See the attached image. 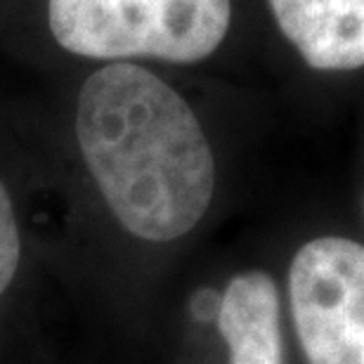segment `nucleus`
<instances>
[{
    "instance_id": "nucleus-1",
    "label": "nucleus",
    "mask_w": 364,
    "mask_h": 364,
    "mask_svg": "<svg viewBox=\"0 0 364 364\" xmlns=\"http://www.w3.org/2000/svg\"><path fill=\"white\" fill-rule=\"evenodd\" d=\"M76 137L107 206L130 235L173 242L210 206L213 151L199 119L151 71L112 62L78 95Z\"/></svg>"
},
{
    "instance_id": "nucleus-2",
    "label": "nucleus",
    "mask_w": 364,
    "mask_h": 364,
    "mask_svg": "<svg viewBox=\"0 0 364 364\" xmlns=\"http://www.w3.org/2000/svg\"><path fill=\"white\" fill-rule=\"evenodd\" d=\"M230 0H48L53 38L92 60L194 64L228 36Z\"/></svg>"
},
{
    "instance_id": "nucleus-3",
    "label": "nucleus",
    "mask_w": 364,
    "mask_h": 364,
    "mask_svg": "<svg viewBox=\"0 0 364 364\" xmlns=\"http://www.w3.org/2000/svg\"><path fill=\"white\" fill-rule=\"evenodd\" d=\"M289 301L310 364H364V244L319 237L301 246Z\"/></svg>"
},
{
    "instance_id": "nucleus-4",
    "label": "nucleus",
    "mask_w": 364,
    "mask_h": 364,
    "mask_svg": "<svg viewBox=\"0 0 364 364\" xmlns=\"http://www.w3.org/2000/svg\"><path fill=\"white\" fill-rule=\"evenodd\" d=\"M277 26L319 71L364 67V0H267Z\"/></svg>"
},
{
    "instance_id": "nucleus-5",
    "label": "nucleus",
    "mask_w": 364,
    "mask_h": 364,
    "mask_svg": "<svg viewBox=\"0 0 364 364\" xmlns=\"http://www.w3.org/2000/svg\"><path fill=\"white\" fill-rule=\"evenodd\" d=\"M218 329L230 348V364H284L279 291L272 277L237 274L218 305Z\"/></svg>"
},
{
    "instance_id": "nucleus-6",
    "label": "nucleus",
    "mask_w": 364,
    "mask_h": 364,
    "mask_svg": "<svg viewBox=\"0 0 364 364\" xmlns=\"http://www.w3.org/2000/svg\"><path fill=\"white\" fill-rule=\"evenodd\" d=\"M19 265V230L10 194L0 182V296L10 287Z\"/></svg>"
}]
</instances>
